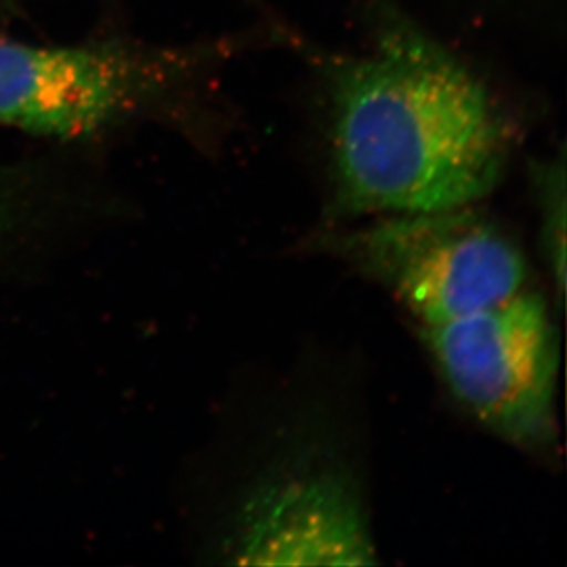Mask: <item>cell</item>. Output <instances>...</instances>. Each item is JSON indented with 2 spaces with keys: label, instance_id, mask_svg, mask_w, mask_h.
Returning a JSON list of instances; mask_svg holds the SVG:
<instances>
[{
  "label": "cell",
  "instance_id": "obj_7",
  "mask_svg": "<svg viewBox=\"0 0 567 567\" xmlns=\"http://www.w3.org/2000/svg\"><path fill=\"white\" fill-rule=\"evenodd\" d=\"M11 204L8 192L0 186V245L4 241L6 234L10 230Z\"/></svg>",
  "mask_w": 567,
  "mask_h": 567
},
{
  "label": "cell",
  "instance_id": "obj_2",
  "mask_svg": "<svg viewBox=\"0 0 567 567\" xmlns=\"http://www.w3.org/2000/svg\"><path fill=\"white\" fill-rule=\"evenodd\" d=\"M321 245L390 290L419 326L498 306L529 279L518 245L474 206L379 215Z\"/></svg>",
  "mask_w": 567,
  "mask_h": 567
},
{
  "label": "cell",
  "instance_id": "obj_5",
  "mask_svg": "<svg viewBox=\"0 0 567 567\" xmlns=\"http://www.w3.org/2000/svg\"><path fill=\"white\" fill-rule=\"evenodd\" d=\"M225 553L241 566H373L375 536L359 477L337 455L306 450L256 477Z\"/></svg>",
  "mask_w": 567,
  "mask_h": 567
},
{
  "label": "cell",
  "instance_id": "obj_3",
  "mask_svg": "<svg viewBox=\"0 0 567 567\" xmlns=\"http://www.w3.org/2000/svg\"><path fill=\"white\" fill-rule=\"evenodd\" d=\"M419 332L444 384L472 417L518 449L555 450L563 349L546 296L525 287L498 306L419 326Z\"/></svg>",
  "mask_w": 567,
  "mask_h": 567
},
{
  "label": "cell",
  "instance_id": "obj_6",
  "mask_svg": "<svg viewBox=\"0 0 567 567\" xmlns=\"http://www.w3.org/2000/svg\"><path fill=\"white\" fill-rule=\"evenodd\" d=\"M540 212V243L547 267L563 298L566 285V166L564 155L533 169Z\"/></svg>",
  "mask_w": 567,
  "mask_h": 567
},
{
  "label": "cell",
  "instance_id": "obj_4",
  "mask_svg": "<svg viewBox=\"0 0 567 567\" xmlns=\"http://www.w3.org/2000/svg\"><path fill=\"white\" fill-rule=\"evenodd\" d=\"M217 54V47H33L0 39V125L85 138L140 113Z\"/></svg>",
  "mask_w": 567,
  "mask_h": 567
},
{
  "label": "cell",
  "instance_id": "obj_1",
  "mask_svg": "<svg viewBox=\"0 0 567 567\" xmlns=\"http://www.w3.org/2000/svg\"><path fill=\"white\" fill-rule=\"evenodd\" d=\"M373 43L342 54L284 30L329 113L332 220L474 206L498 186L511 128L487 85L393 0H368Z\"/></svg>",
  "mask_w": 567,
  "mask_h": 567
}]
</instances>
